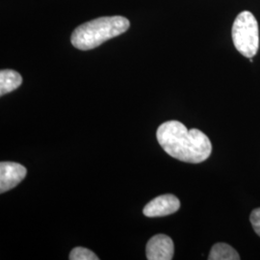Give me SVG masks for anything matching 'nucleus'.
<instances>
[{
	"label": "nucleus",
	"mask_w": 260,
	"mask_h": 260,
	"mask_svg": "<svg viewBox=\"0 0 260 260\" xmlns=\"http://www.w3.org/2000/svg\"><path fill=\"white\" fill-rule=\"evenodd\" d=\"M159 145L172 157L187 163H202L210 156L212 145L204 132L187 129L180 121L162 123L156 132Z\"/></svg>",
	"instance_id": "obj_1"
},
{
	"label": "nucleus",
	"mask_w": 260,
	"mask_h": 260,
	"mask_svg": "<svg viewBox=\"0 0 260 260\" xmlns=\"http://www.w3.org/2000/svg\"><path fill=\"white\" fill-rule=\"evenodd\" d=\"M129 25V20L121 16L93 19L75 28L71 42L77 49L90 50L112 38L123 34L128 30Z\"/></svg>",
	"instance_id": "obj_2"
},
{
	"label": "nucleus",
	"mask_w": 260,
	"mask_h": 260,
	"mask_svg": "<svg viewBox=\"0 0 260 260\" xmlns=\"http://www.w3.org/2000/svg\"><path fill=\"white\" fill-rule=\"evenodd\" d=\"M233 44L242 55L252 58L259 47V28L257 20L249 11L240 13L234 20L233 31Z\"/></svg>",
	"instance_id": "obj_3"
},
{
	"label": "nucleus",
	"mask_w": 260,
	"mask_h": 260,
	"mask_svg": "<svg viewBox=\"0 0 260 260\" xmlns=\"http://www.w3.org/2000/svg\"><path fill=\"white\" fill-rule=\"evenodd\" d=\"M174 253V242L165 234L154 235L149 239L146 247V254L149 260L173 259Z\"/></svg>",
	"instance_id": "obj_4"
},
{
	"label": "nucleus",
	"mask_w": 260,
	"mask_h": 260,
	"mask_svg": "<svg viewBox=\"0 0 260 260\" xmlns=\"http://www.w3.org/2000/svg\"><path fill=\"white\" fill-rule=\"evenodd\" d=\"M27 175L26 168L15 162L0 163V193L3 194L19 185Z\"/></svg>",
	"instance_id": "obj_5"
},
{
	"label": "nucleus",
	"mask_w": 260,
	"mask_h": 260,
	"mask_svg": "<svg viewBox=\"0 0 260 260\" xmlns=\"http://www.w3.org/2000/svg\"><path fill=\"white\" fill-rule=\"evenodd\" d=\"M180 207V202L176 196L167 194L159 196L144 207L143 213L149 218L164 217L176 213Z\"/></svg>",
	"instance_id": "obj_6"
},
{
	"label": "nucleus",
	"mask_w": 260,
	"mask_h": 260,
	"mask_svg": "<svg viewBox=\"0 0 260 260\" xmlns=\"http://www.w3.org/2000/svg\"><path fill=\"white\" fill-rule=\"evenodd\" d=\"M22 83V77L13 70H2L0 72V95L11 93L18 89Z\"/></svg>",
	"instance_id": "obj_7"
},
{
	"label": "nucleus",
	"mask_w": 260,
	"mask_h": 260,
	"mask_svg": "<svg viewBox=\"0 0 260 260\" xmlns=\"http://www.w3.org/2000/svg\"><path fill=\"white\" fill-rule=\"evenodd\" d=\"M209 260H239L238 252L225 243L215 244L208 255Z\"/></svg>",
	"instance_id": "obj_8"
},
{
	"label": "nucleus",
	"mask_w": 260,
	"mask_h": 260,
	"mask_svg": "<svg viewBox=\"0 0 260 260\" xmlns=\"http://www.w3.org/2000/svg\"><path fill=\"white\" fill-rule=\"evenodd\" d=\"M69 258L71 260H99V256L90 251L89 249H86L83 247H76L73 251H71Z\"/></svg>",
	"instance_id": "obj_9"
},
{
	"label": "nucleus",
	"mask_w": 260,
	"mask_h": 260,
	"mask_svg": "<svg viewBox=\"0 0 260 260\" xmlns=\"http://www.w3.org/2000/svg\"><path fill=\"white\" fill-rule=\"evenodd\" d=\"M250 221L253 228V231L260 236V207L252 210L250 216Z\"/></svg>",
	"instance_id": "obj_10"
}]
</instances>
